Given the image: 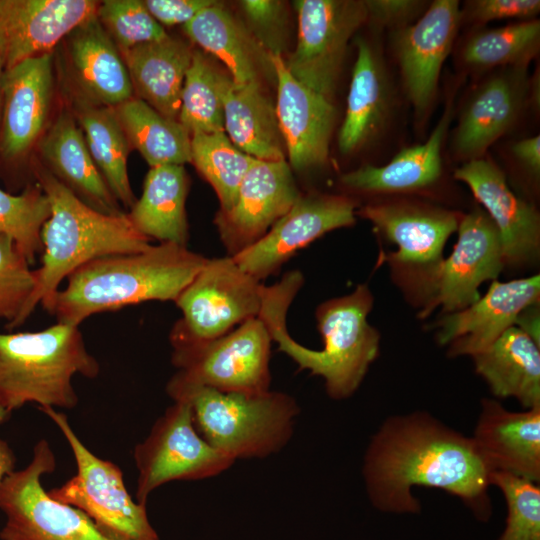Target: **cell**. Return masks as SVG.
Segmentation results:
<instances>
[{"instance_id": "30", "label": "cell", "mask_w": 540, "mask_h": 540, "mask_svg": "<svg viewBox=\"0 0 540 540\" xmlns=\"http://www.w3.org/2000/svg\"><path fill=\"white\" fill-rule=\"evenodd\" d=\"M219 92L223 103L224 130L232 143L258 160H286V146L276 108L262 83L236 84L221 72Z\"/></svg>"}, {"instance_id": "2", "label": "cell", "mask_w": 540, "mask_h": 540, "mask_svg": "<svg viewBox=\"0 0 540 540\" xmlns=\"http://www.w3.org/2000/svg\"><path fill=\"white\" fill-rule=\"evenodd\" d=\"M303 282L302 273L295 270L270 287L263 285L258 318L279 351L288 355L300 370L321 376L331 398L345 399L357 390L378 356L380 335L367 320L373 295L366 284H359L350 294L322 302L315 315L324 347L313 350L295 341L286 327L288 308Z\"/></svg>"}, {"instance_id": "27", "label": "cell", "mask_w": 540, "mask_h": 540, "mask_svg": "<svg viewBox=\"0 0 540 540\" xmlns=\"http://www.w3.org/2000/svg\"><path fill=\"white\" fill-rule=\"evenodd\" d=\"M189 39L219 59L236 84H276L271 55L255 40L244 22L237 19L221 3L202 10L183 26Z\"/></svg>"}, {"instance_id": "8", "label": "cell", "mask_w": 540, "mask_h": 540, "mask_svg": "<svg viewBox=\"0 0 540 540\" xmlns=\"http://www.w3.org/2000/svg\"><path fill=\"white\" fill-rule=\"evenodd\" d=\"M68 442L77 467L76 474L48 492L58 502L84 512L111 540H159L149 522L146 504L128 493L121 469L93 454L73 431L64 413L41 407Z\"/></svg>"}, {"instance_id": "46", "label": "cell", "mask_w": 540, "mask_h": 540, "mask_svg": "<svg viewBox=\"0 0 540 540\" xmlns=\"http://www.w3.org/2000/svg\"><path fill=\"white\" fill-rule=\"evenodd\" d=\"M148 12L160 24L182 25L190 22L205 8L217 1L213 0H145Z\"/></svg>"}, {"instance_id": "45", "label": "cell", "mask_w": 540, "mask_h": 540, "mask_svg": "<svg viewBox=\"0 0 540 540\" xmlns=\"http://www.w3.org/2000/svg\"><path fill=\"white\" fill-rule=\"evenodd\" d=\"M364 3L368 20L393 30L410 25L426 6L425 2L415 0H368Z\"/></svg>"}, {"instance_id": "9", "label": "cell", "mask_w": 540, "mask_h": 540, "mask_svg": "<svg viewBox=\"0 0 540 540\" xmlns=\"http://www.w3.org/2000/svg\"><path fill=\"white\" fill-rule=\"evenodd\" d=\"M262 289L231 256L208 259L175 300L182 317L170 332L172 348L216 339L258 317Z\"/></svg>"}, {"instance_id": "33", "label": "cell", "mask_w": 540, "mask_h": 540, "mask_svg": "<svg viewBox=\"0 0 540 540\" xmlns=\"http://www.w3.org/2000/svg\"><path fill=\"white\" fill-rule=\"evenodd\" d=\"M189 178L184 165L150 167L139 199L127 216L135 229L160 243L187 246L189 226L185 203Z\"/></svg>"}, {"instance_id": "38", "label": "cell", "mask_w": 540, "mask_h": 540, "mask_svg": "<svg viewBox=\"0 0 540 540\" xmlns=\"http://www.w3.org/2000/svg\"><path fill=\"white\" fill-rule=\"evenodd\" d=\"M221 71L205 54L193 51L186 72L178 114L179 123L192 136L224 130L223 103L219 92Z\"/></svg>"}, {"instance_id": "23", "label": "cell", "mask_w": 540, "mask_h": 540, "mask_svg": "<svg viewBox=\"0 0 540 540\" xmlns=\"http://www.w3.org/2000/svg\"><path fill=\"white\" fill-rule=\"evenodd\" d=\"M465 183L497 228L505 266L535 261L540 250V216L534 206L516 196L504 172L482 157L464 162L454 172Z\"/></svg>"}, {"instance_id": "28", "label": "cell", "mask_w": 540, "mask_h": 540, "mask_svg": "<svg viewBox=\"0 0 540 540\" xmlns=\"http://www.w3.org/2000/svg\"><path fill=\"white\" fill-rule=\"evenodd\" d=\"M452 115L453 97H450L425 143L403 149L383 166L366 164L346 172L339 182L344 188L362 194L412 193L431 187L442 174L441 150Z\"/></svg>"}, {"instance_id": "40", "label": "cell", "mask_w": 540, "mask_h": 540, "mask_svg": "<svg viewBox=\"0 0 540 540\" xmlns=\"http://www.w3.org/2000/svg\"><path fill=\"white\" fill-rule=\"evenodd\" d=\"M96 16L120 52L168 36L143 1H102L99 2Z\"/></svg>"}, {"instance_id": "10", "label": "cell", "mask_w": 540, "mask_h": 540, "mask_svg": "<svg viewBox=\"0 0 540 540\" xmlns=\"http://www.w3.org/2000/svg\"><path fill=\"white\" fill-rule=\"evenodd\" d=\"M56 459L42 439L31 462L0 484V510L6 521L1 540H111L81 510L50 497L41 477L55 470Z\"/></svg>"}, {"instance_id": "43", "label": "cell", "mask_w": 540, "mask_h": 540, "mask_svg": "<svg viewBox=\"0 0 540 540\" xmlns=\"http://www.w3.org/2000/svg\"><path fill=\"white\" fill-rule=\"evenodd\" d=\"M246 27L255 40L270 54L283 57L288 46L289 28L286 5L277 0L239 2Z\"/></svg>"}, {"instance_id": "19", "label": "cell", "mask_w": 540, "mask_h": 540, "mask_svg": "<svg viewBox=\"0 0 540 540\" xmlns=\"http://www.w3.org/2000/svg\"><path fill=\"white\" fill-rule=\"evenodd\" d=\"M540 277L500 282L493 280L487 292L465 309L444 314L437 322L436 338L449 345V356H473L489 348L520 313L539 304Z\"/></svg>"}, {"instance_id": "29", "label": "cell", "mask_w": 540, "mask_h": 540, "mask_svg": "<svg viewBox=\"0 0 540 540\" xmlns=\"http://www.w3.org/2000/svg\"><path fill=\"white\" fill-rule=\"evenodd\" d=\"M355 44L357 56L345 118L338 133V147L345 155L359 151L378 136L387 121L391 103L390 83L381 52L364 38H358Z\"/></svg>"}, {"instance_id": "16", "label": "cell", "mask_w": 540, "mask_h": 540, "mask_svg": "<svg viewBox=\"0 0 540 540\" xmlns=\"http://www.w3.org/2000/svg\"><path fill=\"white\" fill-rule=\"evenodd\" d=\"M286 160L255 159L228 211L219 210L214 224L228 253L235 256L261 239L300 196Z\"/></svg>"}, {"instance_id": "11", "label": "cell", "mask_w": 540, "mask_h": 540, "mask_svg": "<svg viewBox=\"0 0 540 540\" xmlns=\"http://www.w3.org/2000/svg\"><path fill=\"white\" fill-rule=\"evenodd\" d=\"M377 233L396 245L381 254L398 282L409 289L419 285L442 260L446 241L457 231L461 215L432 204L405 198L371 202L357 210Z\"/></svg>"}, {"instance_id": "25", "label": "cell", "mask_w": 540, "mask_h": 540, "mask_svg": "<svg viewBox=\"0 0 540 540\" xmlns=\"http://www.w3.org/2000/svg\"><path fill=\"white\" fill-rule=\"evenodd\" d=\"M474 444L490 471H502L539 482L540 406L510 412L484 399Z\"/></svg>"}, {"instance_id": "42", "label": "cell", "mask_w": 540, "mask_h": 540, "mask_svg": "<svg viewBox=\"0 0 540 540\" xmlns=\"http://www.w3.org/2000/svg\"><path fill=\"white\" fill-rule=\"evenodd\" d=\"M16 242L0 233V319L6 326L20 315L36 286L34 270Z\"/></svg>"}, {"instance_id": "34", "label": "cell", "mask_w": 540, "mask_h": 540, "mask_svg": "<svg viewBox=\"0 0 540 540\" xmlns=\"http://www.w3.org/2000/svg\"><path fill=\"white\" fill-rule=\"evenodd\" d=\"M74 117L82 129L90 155L119 204L136 202L130 185L127 158L130 144L114 107L74 101Z\"/></svg>"}, {"instance_id": "36", "label": "cell", "mask_w": 540, "mask_h": 540, "mask_svg": "<svg viewBox=\"0 0 540 540\" xmlns=\"http://www.w3.org/2000/svg\"><path fill=\"white\" fill-rule=\"evenodd\" d=\"M540 44V22L525 20L503 27L480 29L460 50V60L472 69L530 64Z\"/></svg>"}, {"instance_id": "17", "label": "cell", "mask_w": 540, "mask_h": 540, "mask_svg": "<svg viewBox=\"0 0 540 540\" xmlns=\"http://www.w3.org/2000/svg\"><path fill=\"white\" fill-rule=\"evenodd\" d=\"M461 21L458 1L435 0L415 23L394 30V52L418 117H425L435 101L442 66Z\"/></svg>"}, {"instance_id": "41", "label": "cell", "mask_w": 540, "mask_h": 540, "mask_svg": "<svg viewBox=\"0 0 540 540\" xmlns=\"http://www.w3.org/2000/svg\"><path fill=\"white\" fill-rule=\"evenodd\" d=\"M490 485L503 493L508 516L499 540H540V488L528 479L502 471H491Z\"/></svg>"}, {"instance_id": "4", "label": "cell", "mask_w": 540, "mask_h": 540, "mask_svg": "<svg viewBox=\"0 0 540 540\" xmlns=\"http://www.w3.org/2000/svg\"><path fill=\"white\" fill-rule=\"evenodd\" d=\"M49 199L51 214L41 229V266L30 300L7 329L21 326L41 304L49 312L60 284L82 265L105 256L143 251L150 239L138 232L127 213L108 215L82 202L47 169L34 171Z\"/></svg>"}, {"instance_id": "26", "label": "cell", "mask_w": 540, "mask_h": 540, "mask_svg": "<svg viewBox=\"0 0 540 540\" xmlns=\"http://www.w3.org/2000/svg\"><path fill=\"white\" fill-rule=\"evenodd\" d=\"M38 147L44 168L82 202L104 214L123 213L95 165L72 113L62 112L44 132Z\"/></svg>"}, {"instance_id": "22", "label": "cell", "mask_w": 540, "mask_h": 540, "mask_svg": "<svg viewBox=\"0 0 540 540\" xmlns=\"http://www.w3.org/2000/svg\"><path fill=\"white\" fill-rule=\"evenodd\" d=\"M277 86L276 114L291 169L304 172L324 166L336 119L332 101L296 80L284 58L271 55Z\"/></svg>"}, {"instance_id": "15", "label": "cell", "mask_w": 540, "mask_h": 540, "mask_svg": "<svg viewBox=\"0 0 540 540\" xmlns=\"http://www.w3.org/2000/svg\"><path fill=\"white\" fill-rule=\"evenodd\" d=\"M357 206V201L347 195L301 192L292 207L261 239L232 258L261 282L277 274L296 252L324 234L352 226Z\"/></svg>"}, {"instance_id": "35", "label": "cell", "mask_w": 540, "mask_h": 540, "mask_svg": "<svg viewBox=\"0 0 540 540\" xmlns=\"http://www.w3.org/2000/svg\"><path fill=\"white\" fill-rule=\"evenodd\" d=\"M114 109L130 147L150 167L191 162V135L178 120L165 117L135 97Z\"/></svg>"}, {"instance_id": "18", "label": "cell", "mask_w": 540, "mask_h": 540, "mask_svg": "<svg viewBox=\"0 0 540 540\" xmlns=\"http://www.w3.org/2000/svg\"><path fill=\"white\" fill-rule=\"evenodd\" d=\"M529 64L507 66L485 78L469 95L453 134L452 150L464 162L487 149L517 122L530 100Z\"/></svg>"}, {"instance_id": "1", "label": "cell", "mask_w": 540, "mask_h": 540, "mask_svg": "<svg viewBox=\"0 0 540 540\" xmlns=\"http://www.w3.org/2000/svg\"><path fill=\"white\" fill-rule=\"evenodd\" d=\"M490 469L472 438L417 412L387 420L372 439L363 474L374 506L386 512L420 510L413 486L460 497L480 520L490 515Z\"/></svg>"}, {"instance_id": "31", "label": "cell", "mask_w": 540, "mask_h": 540, "mask_svg": "<svg viewBox=\"0 0 540 540\" xmlns=\"http://www.w3.org/2000/svg\"><path fill=\"white\" fill-rule=\"evenodd\" d=\"M121 55L138 98L165 117L178 120L182 87L193 55L190 46L168 35Z\"/></svg>"}, {"instance_id": "13", "label": "cell", "mask_w": 540, "mask_h": 540, "mask_svg": "<svg viewBox=\"0 0 540 540\" xmlns=\"http://www.w3.org/2000/svg\"><path fill=\"white\" fill-rule=\"evenodd\" d=\"M294 51L284 60L300 83L332 101L348 43L368 20L364 1L298 0Z\"/></svg>"}, {"instance_id": "3", "label": "cell", "mask_w": 540, "mask_h": 540, "mask_svg": "<svg viewBox=\"0 0 540 540\" xmlns=\"http://www.w3.org/2000/svg\"><path fill=\"white\" fill-rule=\"evenodd\" d=\"M208 258L174 243L94 259L72 272L49 313L78 327L89 316L147 301H173Z\"/></svg>"}, {"instance_id": "39", "label": "cell", "mask_w": 540, "mask_h": 540, "mask_svg": "<svg viewBox=\"0 0 540 540\" xmlns=\"http://www.w3.org/2000/svg\"><path fill=\"white\" fill-rule=\"evenodd\" d=\"M50 214L49 199L38 183L18 195L0 189V233L16 242L30 264L42 253L41 229Z\"/></svg>"}, {"instance_id": "12", "label": "cell", "mask_w": 540, "mask_h": 540, "mask_svg": "<svg viewBox=\"0 0 540 540\" xmlns=\"http://www.w3.org/2000/svg\"><path fill=\"white\" fill-rule=\"evenodd\" d=\"M133 457L138 470L136 499L141 504L163 484L210 478L235 462L200 435L186 401H174L165 410L147 438L136 445Z\"/></svg>"}, {"instance_id": "44", "label": "cell", "mask_w": 540, "mask_h": 540, "mask_svg": "<svg viewBox=\"0 0 540 540\" xmlns=\"http://www.w3.org/2000/svg\"><path fill=\"white\" fill-rule=\"evenodd\" d=\"M540 11L538 0H476L468 1L466 20L477 25L494 20L520 18L531 20Z\"/></svg>"}, {"instance_id": "47", "label": "cell", "mask_w": 540, "mask_h": 540, "mask_svg": "<svg viewBox=\"0 0 540 540\" xmlns=\"http://www.w3.org/2000/svg\"><path fill=\"white\" fill-rule=\"evenodd\" d=\"M511 151L523 168L534 177L540 173V137L539 135L515 142Z\"/></svg>"}, {"instance_id": "49", "label": "cell", "mask_w": 540, "mask_h": 540, "mask_svg": "<svg viewBox=\"0 0 540 540\" xmlns=\"http://www.w3.org/2000/svg\"><path fill=\"white\" fill-rule=\"evenodd\" d=\"M11 413L0 406V425L7 421ZM16 457L9 444L0 438V484L15 469Z\"/></svg>"}, {"instance_id": "21", "label": "cell", "mask_w": 540, "mask_h": 540, "mask_svg": "<svg viewBox=\"0 0 540 540\" xmlns=\"http://www.w3.org/2000/svg\"><path fill=\"white\" fill-rule=\"evenodd\" d=\"M93 0H0V58L4 70L51 53L96 14Z\"/></svg>"}, {"instance_id": "24", "label": "cell", "mask_w": 540, "mask_h": 540, "mask_svg": "<svg viewBox=\"0 0 540 540\" xmlns=\"http://www.w3.org/2000/svg\"><path fill=\"white\" fill-rule=\"evenodd\" d=\"M65 40L74 101L116 107L133 97L121 52L96 14L78 25Z\"/></svg>"}, {"instance_id": "32", "label": "cell", "mask_w": 540, "mask_h": 540, "mask_svg": "<svg viewBox=\"0 0 540 540\" xmlns=\"http://www.w3.org/2000/svg\"><path fill=\"white\" fill-rule=\"evenodd\" d=\"M471 357L495 396L514 397L529 409L540 406L539 345L521 329L510 327L489 348Z\"/></svg>"}, {"instance_id": "6", "label": "cell", "mask_w": 540, "mask_h": 540, "mask_svg": "<svg viewBox=\"0 0 540 540\" xmlns=\"http://www.w3.org/2000/svg\"><path fill=\"white\" fill-rule=\"evenodd\" d=\"M173 401L188 402L200 435L235 461L280 451L292 437L299 413L292 396L271 390L245 394L198 387Z\"/></svg>"}, {"instance_id": "5", "label": "cell", "mask_w": 540, "mask_h": 540, "mask_svg": "<svg viewBox=\"0 0 540 540\" xmlns=\"http://www.w3.org/2000/svg\"><path fill=\"white\" fill-rule=\"evenodd\" d=\"M100 364L76 326L56 323L35 332L0 333V406L10 413L27 403L72 409V378L92 379Z\"/></svg>"}, {"instance_id": "14", "label": "cell", "mask_w": 540, "mask_h": 540, "mask_svg": "<svg viewBox=\"0 0 540 540\" xmlns=\"http://www.w3.org/2000/svg\"><path fill=\"white\" fill-rule=\"evenodd\" d=\"M457 232L450 256L435 266L417 288L427 297L419 313L421 318L437 307L443 314L467 308L480 298V285L496 280L505 267L499 232L484 210L476 208L461 215Z\"/></svg>"}, {"instance_id": "48", "label": "cell", "mask_w": 540, "mask_h": 540, "mask_svg": "<svg viewBox=\"0 0 540 540\" xmlns=\"http://www.w3.org/2000/svg\"><path fill=\"white\" fill-rule=\"evenodd\" d=\"M539 308L536 305L524 309L518 316L515 326L521 329L529 337H531L538 345L540 341L539 334Z\"/></svg>"}, {"instance_id": "37", "label": "cell", "mask_w": 540, "mask_h": 540, "mask_svg": "<svg viewBox=\"0 0 540 540\" xmlns=\"http://www.w3.org/2000/svg\"><path fill=\"white\" fill-rule=\"evenodd\" d=\"M255 158L238 149L225 131L191 136V163L215 190L220 210H230Z\"/></svg>"}, {"instance_id": "7", "label": "cell", "mask_w": 540, "mask_h": 540, "mask_svg": "<svg viewBox=\"0 0 540 540\" xmlns=\"http://www.w3.org/2000/svg\"><path fill=\"white\" fill-rule=\"evenodd\" d=\"M271 342L267 327L256 317L216 339L173 348L171 361L177 371L166 392L174 400L198 387L224 393L268 391Z\"/></svg>"}, {"instance_id": "20", "label": "cell", "mask_w": 540, "mask_h": 540, "mask_svg": "<svg viewBox=\"0 0 540 540\" xmlns=\"http://www.w3.org/2000/svg\"><path fill=\"white\" fill-rule=\"evenodd\" d=\"M52 53L29 58L2 76L0 154L19 162L44 134L54 96Z\"/></svg>"}, {"instance_id": "50", "label": "cell", "mask_w": 540, "mask_h": 540, "mask_svg": "<svg viewBox=\"0 0 540 540\" xmlns=\"http://www.w3.org/2000/svg\"><path fill=\"white\" fill-rule=\"evenodd\" d=\"M4 72V67L0 58V123H1V116H2V76Z\"/></svg>"}]
</instances>
